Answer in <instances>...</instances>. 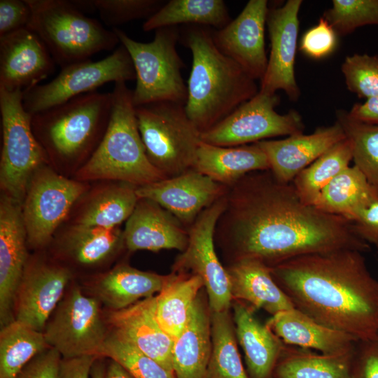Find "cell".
<instances>
[{
	"label": "cell",
	"instance_id": "obj_1",
	"mask_svg": "<svg viewBox=\"0 0 378 378\" xmlns=\"http://www.w3.org/2000/svg\"><path fill=\"white\" fill-rule=\"evenodd\" d=\"M214 239L231 263L254 259L269 267L307 254L370 249L351 221L304 203L292 182L279 181L270 169L250 172L228 187Z\"/></svg>",
	"mask_w": 378,
	"mask_h": 378
},
{
	"label": "cell",
	"instance_id": "obj_2",
	"mask_svg": "<svg viewBox=\"0 0 378 378\" xmlns=\"http://www.w3.org/2000/svg\"><path fill=\"white\" fill-rule=\"evenodd\" d=\"M361 251L340 249L298 256L270 267L294 307L358 342L378 339V281Z\"/></svg>",
	"mask_w": 378,
	"mask_h": 378
},
{
	"label": "cell",
	"instance_id": "obj_3",
	"mask_svg": "<svg viewBox=\"0 0 378 378\" xmlns=\"http://www.w3.org/2000/svg\"><path fill=\"white\" fill-rule=\"evenodd\" d=\"M180 38L192 57L185 110L203 132L255 96L260 89L255 80L217 48L209 27L187 26Z\"/></svg>",
	"mask_w": 378,
	"mask_h": 378
},
{
	"label": "cell",
	"instance_id": "obj_4",
	"mask_svg": "<svg viewBox=\"0 0 378 378\" xmlns=\"http://www.w3.org/2000/svg\"><path fill=\"white\" fill-rule=\"evenodd\" d=\"M106 132L91 156L78 168L76 179L121 181L137 187L165 178L149 161L139 131L132 90L116 82Z\"/></svg>",
	"mask_w": 378,
	"mask_h": 378
},
{
	"label": "cell",
	"instance_id": "obj_5",
	"mask_svg": "<svg viewBox=\"0 0 378 378\" xmlns=\"http://www.w3.org/2000/svg\"><path fill=\"white\" fill-rule=\"evenodd\" d=\"M111 108V92H88L31 115L32 129L49 159L88 160L106 132Z\"/></svg>",
	"mask_w": 378,
	"mask_h": 378
},
{
	"label": "cell",
	"instance_id": "obj_6",
	"mask_svg": "<svg viewBox=\"0 0 378 378\" xmlns=\"http://www.w3.org/2000/svg\"><path fill=\"white\" fill-rule=\"evenodd\" d=\"M27 1L32 11L27 28L41 39L61 69L111 50L120 43L113 30L85 16L71 1Z\"/></svg>",
	"mask_w": 378,
	"mask_h": 378
},
{
	"label": "cell",
	"instance_id": "obj_7",
	"mask_svg": "<svg viewBox=\"0 0 378 378\" xmlns=\"http://www.w3.org/2000/svg\"><path fill=\"white\" fill-rule=\"evenodd\" d=\"M112 30L133 62L136 80L132 90L134 106L160 102L185 106L188 89L181 72L185 64L176 48L180 39L177 27L155 30L154 38L147 43L134 40L119 27Z\"/></svg>",
	"mask_w": 378,
	"mask_h": 378
},
{
	"label": "cell",
	"instance_id": "obj_8",
	"mask_svg": "<svg viewBox=\"0 0 378 378\" xmlns=\"http://www.w3.org/2000/svg\"><path fill=\"white\" fill-rule=\"evenodd\" d=\"M140 136L149 161L165 178L192 169L201 132L185 106L160 102L135 107Z\"/></svg>",
	"mask_w": 378,
	"mask_h": 378
},
{
	"label": "cell",
	"instance_id": "obj_9",
	"mask_svg": "<svg viewBox=\"0 0 378 378\" xmlns=\"http://www.w3.org/2000/svg\"><path fill=\"white\" fill-rule=\"evenodd\" d=\"M2 148L0 186L2 193L22 205L34 174L49 158L36 139L31 115L23 105V91L0 88Z\"/></svg>",
	"mask_w": 378,
	"mask_h": 378
},
{
	"label": "cell",
	"instance_id": "obj_10",
	"mask_svg": "<svg viewBox=\"0 0 378 378\" xmlns=\"http://www.w3.org/2000/svg\"><path fill=\"white\" fill-rule=\"evenodd\" d=\"M132 59L120 44L110 55L92 62L90 59L61 69L51 81L23 92V105L31 115L45 111L80 95L94 92L109 82L135 80Z\"/></svg>",
	"mask_w": 378,
	"mask_h": 378
},
{
	"label": "cell",
	"instance_id": "obj_11",
	"mask_svg": "<svg viewBox=\"0 0 378 378\" xmlns=\"http://www.w3.org/2000/svg\"><path fill=\"white\" fill-rule=\"evenodd\" d=\"M100 304L97 298L85 295L77 286L68 290L43 330L49 346L62 358L100 357L109 331Z\"/></svg>",
	"mask_w": 378,
	"mask_h": 378
},
{
	"label": "cell",
	"instance_id": "obj_12",
	"mask_svg": "<svg viewBox=\"0 0 378 378\" xmlns=\"http://www.w3.org/2000/svg\"><path fill=\"white\" fill-rule=\"evenodd\" d=\"M85 183L67 178L47 164L34 174L21 205L29 246L40 249L52 241L57 227L87 192Z\"/></svg>",
	"mask_w": 378,
	"mask_h": 378
},
{
	"label": "cell",
	"instance_id": "obj_13",
	"mask_svg": "<svg viewBox=\"0 0 378 378\" xmlns=\"http://www.w3.org/2000/svg\"><path fill=\"white\" fill-rule=\"evenodd\" d=\"M280 97L260 91L210 129L201 132L202 141L218 146H238L267 139L303 133L300 113L290 110L280 114L275 108Z\"/></svg>",
	"mask_w": 378,
	"mask_h": 378
},
{
	"label": "cell",
	"instance_id": "obj_14",
	"mask_svg": "<svg viewBox=\"0 0 378 378\" xmlns=\"http://www.w3.org/2000/svg\"><path fill=\"white\" fill-rule=\"evenodd\" d=\"M226 206V194L204 209L188 229V244L176 258L173 272H190L204 282L211 312L227 311L231 300L228 273L215 249V228Z\"/></svg>",
	"mask_w": 378,
	"mask_h": 378
},
{
	"label": "cell",
	"instance_id": "obj_15",
	"mask_svg": "<svg viewBox=\"0 0 378 378\" xmlns=\"http://www.w3.org/2000/svg\"><path fill=\"white\" fill-rule=\"evenodd\" d=\"M71 278L70 269L58 262L28 259L15 296V320L43 332Z\"/></svg>",
	"mask_w": 378,
	"mask_h": 378
},
{
	"label": "cell",
	"instance_id": "obj_16",
	"mask_svg": "<svg viewBox=\"0 0 378 378\" xmlns=\"http://www.w3.org/2000/svg\"><path fill=\"white\" fill-rule=\"evenodd\" d=\"M301 0H288L283 6L268 10L267 23L270 52L260 91L276 93L283 90L292 101L300 95L295 75V61L299 31Z\"/></svg>",
	"mask_w": 378,
	"mask_h": 378
},
{
	"label": "cell",
	"instance_id": "obj_17",
	"mask_svg": "<svg viewBox=\"0 0 378 378\" xmlns=\"http://www.w3.org/2000/svg\"><path fill=\"white\" fill-rule=\"evenodd\" d=\"M266 0H250L236 18L220 29H211L214 43L254 80H261L268 62L265 31Z\"/></svg>",
	"mask_w": 378,
	"mask_h": 378
},
{
	"label": "cell",
	"instance_id": "obj_18",
	"mask_svg": "<svg viewBox=\"0 0 378 378\" xmlns=\"http://www.w3.org/2000/svg\"><path fill=\"white\" fill-rule=\"evenodd\" d=\"M228 187L190 169L136 188L139 198L153 200L172 213L188 229L199 215L227 192Z\"/></svg>",
	"mask_w": 378,
	"mask_h": 378
},
{
	"label": "cell",
	"instance_id": "obj_19",
	"mask_svg": "<svg viewBox=\"0 0 378 378\" xmlns=\"http://www.w3.org/2000/svg\"><path fill=\"white\" fill-rule=\"evenodd\" d=\"M21 204L1 193L0 200V324L15 321L17 290L28 261Z\"/></svg>",
	"mask_w": 378,
	"mask_h": 378
},
{
	"label": "cell",
	"instance_id": "obj_20",
	"mask_svg": "<svg viewBox=\"0 0 378 378\" xmlns=\"http://www.w3.org/2000/svg\"><path fill=\"white\" fill-rule=\"evenodd\" d=\"M55 62L44 43L29 28L0 37V88L23 92L55 70Z\"/></svg>",
	"mask_w": 378,
	"mask_h": 378
},
{
	"label": "cell",
	"instance_id": "obj_21",
	"mask_svg": "<svg viewBox=\"0 0 378 378\" xmlns=\"http://www.w3.org/2000/svg\"><path fill=\"white\" fill-rule=\"evenodd\" d=\"M345 138L342 127L335 121L332 125L316 128L312 134H296L257 144L265 153L274 176L281 182L291 183L301 171Z\"/></svg>",
	"mask_w": 378,
	"mask_h": 378
},
{
	"label": "cell",
	"instance_id": "obj_22",
	"mask_svg": "<svg viewBox=\"0 0 378 378\" xmlns=\"http://www.w3.org/2000/svg\"><path fill=\"white\" fill-rule=\"evenodd\" d=\"M125 247L130 251L176 249L188 244V230L172 213L155 202L139 198L123 230Z\"/></svg>",
	"mask_w": 378,
	"mask_h": 378
},
{
	"label": "cell",
	"instance_id": "obj_23",
	"mask_svg": "<svg viewBox=\"0 0 378 378\" xmlns=\"http://www.w3.org/2000/svg\"><path fill=\"white\" fill-rule=\"evenodd\" d=\"M155 304L156 295L145 298L123 309L108 311L106 320L111 329L127 338L166 370L174 372V340L158 323Z\"/></svg>",
	"mask_w": 378,
	"mask_h": 378
},
{
	"label": "cell",
	"instance_id": "obj_24",
	"mask_svg": "<svg viewBox=\"0 0 378 378\" xmlns=\"http://www.w3.org/2000/svg\"><path fill=\"white\" fill-rule=\"evenodd\" d=\"M267 326L285 344L327 355L355 353L358 341L323 326L295 308L278 313Z\"/></svg>",
	"mask_w": 378,
	"mask_h": 378
},
{
	"label": "cell",
	"instance_id": "obj_25",
	"mask_svg": "<svg viewBox=\"0 0 378 378\" xmlns=\"http://www.w3.org/2000/svg\"><path fill=\"white\" fill-rule=\"evenodd\" d=\"M211 349V311L199 293L186 327L174 340L172 363L176 378H207Z\"/></svg>",
	"mask_w": 378,
	"mask_h": 378
},
{
	"label": "cell",
	"instance_id": "obj_26",
	"mask_svg": "<svg viewBox=\"0 0 378 378\" xmlns=\"http://www.w3.org/2000/svg\"><path fill=\"white\" fill-rule=\"evenodd\" d=\"M170 277L171 274L160 275L120 263L97 276L92 290L101 303L111 311H118L158 294Z\"/></svg>",
	"mask_w": 378,
	"mask_h": 378
},
{
	"label": "cell",
	"instance_id": "obj_27",
	"mask_svg": "<svg viewBox=\"0 0 378 378\" xmlns=\"http://www.w3.org/2000/svg\"><path fill=\"white\" fill-rule=\"evenodd\" d=\"M123 246L119 227L72 223L57 238L55 248L60 258L82 267H97L113 259Z\"/></svg>",
	"mask_w": 378,
	"mask_h": 378
},
{
	"label": "cell",
	"instance_id": "obj_28",
	"mask_svg": "<svg viewBox=\"0 0 378 378\" xmlns=\"http://www.w3.org/2000/svg\"><path fill=\"white\" fill-rule=\"evenodd\" d=\"M192 169L230 187L250 172L270 169V164L257 143L225 147L201 141Z\"/></svg>",
	"mask_w": 378,
	"mask_h": 378
},
{
	"label": "cell",
	"instance_id": "obj_29",
	"mask_svg": "<svg viewBox=\"0 0 378 378\" xmlns=\"http://www.w3.org/2000/svg\"><path fill=\"white\" fill-rule=\"evenodd\" d=\"M232 298L249 302L272 316L295 308L273 279L270 267L254 259H241L226 267Z\"/></svg>",
	"mask_w": 378,
	"mask_h": 378
},
{
	"label": "cell",
	"instance_id": "obj_30",
	"mask_svg": "<svg viewBox=\"0 0 378 378\" xmlns=\"http://www.w3.org/2000/svg\"><path fill=\"white\" fill-rule=\"evenodd\" d=\"M233 309L235 335L251 378H270L284 343L244 304L234 303Z\"/></svg>",
	"mask_w": 378,
	"mask_h": 378
},
{
	"label": "cell",
	"instance_id": "obj_31",
	"mask_svg": "<svg viewBox=\"0 0 378 378\" xmlns=\"http://www.w3.org/2000/svg\"><path fill=\"white\" fill-rule=\"evenodd\" d=\"M137 186L121 181H109L86 192L74 224L102 227H119L132 214L139 197Z\"/></svg>",
	"mask_w": 378,
	"mask_h": 378
},
{
	"label": "cell",
	"instance_id": "obj_32",
	"mask_svg": "<svg viewBox=\"0 0 378 378\" xmlns=\"http://www.w3.org/2000/svg\"><path fill=\"white\" fill-rule=\"evenodd\" d=\"M377 202L378 190L354 165L344 169L323 189L314 206L353 222Z\"/></svg>",
	"mask_w": 378,
	"mask_h": 378
},
{
	"label": "cell",
	"instance_id": "obj_33",
	"mask_svg": "<svg viewBox=\"0 0 378 378\" xmlns=\"http://www.w3.org/2000/svg\"><path fill=\"white\" fill-rule=\"evenodd\" d=\"M203 286L204 282L197 275L172 272L164 288L156 295L157 321L174 340L186 327L191 307Z\"/></svg>",
	"mask_w": 378,
	"mask_h": 378
},
{
	"label": "cell",
	"instance_id": "obj_34",
	"mask_svg": "<svg viewBox=\"0 0 378 378\" xmlns=\"http://www.w3.org/2000/svg\"><path fill=\"white\" fill-rule=\"evenodd\" d=\"M354 354L327 355L284 346L274 372L276 378H355L351 367Z\"/></svg>",
	"mask_w": 378,
	"mask_h": 378
},
{
	"label": "cell",
	"instance_id": "obj_35",
	"mask_svg": "<svg viewBox=\"0 0 378 378\" xmlns=\"http://www.w3.org/2000/svg\"><path fill=\"white\" fill-rule=\"evenodd\" d=\"M232 20L223 0H170L144 22V31L180 24L220 29Z\"/></svg>",
	"mask_w": 378,
	"mask_h": 378
},
{
	"label": "cell",
	"instance_id": "obj_36",
	"mask_svg": "<svg viewBox=\"0 0 378 378\" xmlns=\"http://www.w3.org/2000/svg\"><path fill=\"white\" fill-rule=\"evenodd\" d=\"M48 348L43 332L18 321L1 328L0 378H16L28 363Z\"/></svg>",
	"mask_w": 378,
	"mask_h": 378
},
{
	"label": "cell",
	"instance_id": "obj_37",
	"mask_svg": "<svg viewBox=\"0 0 378 378\" xmlns=\"http://www.w3.org/2000/svg\"><path fill=\"white\" fill-rule=\"evenodd\" d=\"M352 161V150L345 138L301 171L292 183L300 199L314 205L323 189Z\"/></svg>",
	"mask_w": 378,
	"mask_h": 378
},
{
	"label": "cell",
	"instance_id": "obj_38",
	"mask_svg": "<svg viewBox=\"0 0 378 378\" xmlns=\"http://www.w3.org/2000/svg\"><path fill=\"white\" fill-rule=\"evenodd\" d=\"M211 326L212 349L207 378H248L237 349L228 310L211 312Z\"/></svg>",
	"mask_w": 378,
	"mask_h": 378
},
{
	"label": "cell",
	"instance_id": "obj_39",
	"mask_svg": "<svg viewBox=\"0 0 378 378\" xmlns=\"http://www.w3.org/2000/svg\"><path fill=\"white\" fill-rule=\"evenodd\" d=\"M336 121L351 144L354 165L378 190V125L355 120L342 109L336 111Z\"/></svg>",
	"mask_w": 378,
	"mask_h": 378
},
{
	"label": "cell",
	"instance_id": "obj_40",
	"mask_svg": "<svg viewBox=\"0 0 378 378\" xmlns=\"http://www.w3.org/2000/svg\"><path fill=\"white\" fill-rule=\"evenodd\" d=\"M100 357L117 362L134 378H176L174 372L166 370L110 328Z\"/></svg>",
	"mask_w": 378,
	"mask_h": 378
},
{
	"label": "cell",
	"instance_id": "obj_41",
	"mask_svg": "<svg viewBox=\"0 0 378 378\" xmlns=\"http://www.w3.org/2000/svg\"><path fill=\"white\" fill-rule=\"evenodd\" d=\"M82 12L97 11L108 26L118 25L141 18H149L166 3L161 0H73Z\"/></svg>",
	"mask_w": 378,
	"mask_h": 378
},
{
	"label": "cell",
	"instance_id": "obj_42",
	"mask_svg": "<svg viewBox=\"0 0 378 378\" xmlns=\"http://www.w3.org/2000/svg\"><path fill=\"white\" fill-rule=\"evenodd\" d=\"M323 18L341 36L363 26H378V0H333Z\"/></svg>",
	"mask_w": 378,
	"mask_h": 378
},
{
	"label": "cell",
	"instance_id": "obj_43",
	"mask_svg": "<svg viewBox=\"0 0 378 378\" xmlns=\"http://www.w3.org/2000/svg\"><path fill=\"white\" fill-rule=\"evenodd\" d=\"M341 71L348 90L360 99L378 96V55L356 53L347 56Z\"/></svg>",
	"mask_w": 378,
	"mask_h": 378
},
{
	"label": "cell",
	"instance_id": "obj_44",
	"mask_svg": "<svg viewBox=\"0 0 378 378\" xmlns=\"http://www.w3.org/2000/svg\"><path fill=\"white\" fill-rule=\"evenodd\" d=\"M337 34L323 17L302 36L300 50L307 56L319 59L331 54L336 48Z\"/></svg>",
	"mask_w": 378,
	"mask_h": 378
},
{
	"label": "cell",
	"instance_id": "obj_45",
	"mask_svg": "<svg viewBox=\"0 0 378 378\" xmlns=\"http://www.w3.org/2000/svg\"><path fill=\"white\" fill-rule=\"evenodd\" d=\"M31 15L27 0H0V37L27 28Z\"/></svg>",
	"mask_w": 378,
	"mask_h": 378
},
{
	"label": "cell",
	"instance_id": "obj_46",
	"mask_svg": "<svg viewBox=\"0 0 378 378\" xmlns=\"http://www.w3.org/2000/svg\"><path fill=\"white\" fill-rule=\"evenodd\" d=\"M62 356L54 348H48L36 356L16 378H58Z\"/></svg>",
	"mask_w": 378,
	"mask_h": 378
},
{
	"label": "cell",
	"instance_id": "obj_47",
	"mask_svg": "<svg viewBox=\"0 0 378 378\" xmlns=\"http://www.w3.org/2000/svg\"><path fill=\"white\" fill-rule=\"evenodd\" d=\"M352 223L360 239L378 248V202L364 210Z\"/></svg>",
	"mask_w": 378,
	"mask_h": 378
},
{
	"label": "cell",
	"instance_id": "obj_48",
	"mask_svg": "<svg viewBox=\"0 0 378 378\" xmlns=\"http://www.w3.org/2000/svg\"><path fill=\"white\" fill-rule=\"evenodd\" d=\"M99 358L92 355L62 358L58 378H90L92 366Z\"/></svg>",
	"mask_w": 378,
	"mask_h": 378
},
{
	"label": "cell",
	"instance_id": "obj_49",
	"mask_svg": "<svg viewBox=\"0 0 378 378\" xmlns=\"http://www.w3.org/2000/svg\"><path fill=\"white\" fill-rule=\"evenodd\" d=\"M360 378H378V339L359 342Z\"/></svg>",
	"mask_w": 378,
	"mask_h": 378
},
{
	"label": "cell",
	"instance_id": "obj_50",
	"mask_svg": "<svg viewBox=\"0 0 378 378\" xmlns=\"http://www.w3.org/2000/svg\"><path fill=\"white\" fill-rule=\"evenodd\" d=\"M348 113L358 121L378 125V96L356 103Z\"/></svg>",
	"mask_w": 378,
	"mask_h": 378
},
{
	"label": "cell",
	"instance_id": "obj_51",
	"mask_svg": "<svg viewBox=\"0 0 378 378\" xmlns=\"http://www.w3.org/2000/svg\"><path fill=\"white\" fill-rule=\"evenodd\" d=\"M106 378H134L117 362L111 360L106 369Z\"/></svg>",
	"mask_w": 378,
	"mask_h": 378
},
{
	"label": "cell",
	"instance_id": "obj_52",
	"mask_svg": "<svg viewBox=\"0 0 378 378\" xmlns=\"http://www.w3.org/2000/svg\"><path fill=\"white\" fill-rule=\"evenodd\" d=\"M92 378H106V369L102 362L98 359L94 362L92 370Z\"/></svg>",
	"mask_w": 378,
	"mask_h": 378
}]
</instances>
